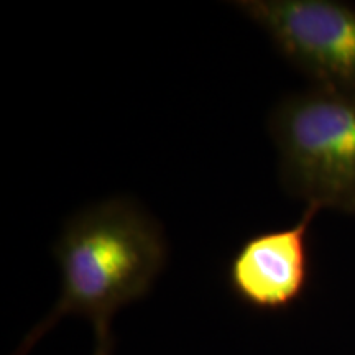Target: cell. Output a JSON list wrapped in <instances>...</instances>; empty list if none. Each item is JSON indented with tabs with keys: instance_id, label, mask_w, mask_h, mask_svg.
<instances>
[{
	"instance_id": "obj_1",
	"label": "cell",
	"mask_w": 355,
	"mask_h": 355,
	"mask_svg": "<svg viewBox=\"0 0 355 355\" xmlns=\"http://www.w3.org/2000/svg\"><path fill=\"white\" fill-rule=\"evenodd\" d=\"M61 293L46 318L13 355H26L66 316L110 327L119 309L145 298L165 268L168 243L162 227L139 204L110 198L84 207L66 222L53 247Z\"/></svg>"
},
{
	"instance_id": "obj_5",
	"label": "cell",
	"mask_w": 355,
	"mask_h": 355,
	"mask_svg": "<svg viewBox=\"0 0 355 355\" xmlns=\"http://www.w3.org/2000/svg\"><path fill=\"white\" fill-rule=\"evenodd\" d=\"M96 331V347L92 355H114V337L110 327H99Z\"/></svg>"
},
{
	"instance_id": "obj_2",
	"label": "cell",
	"mask_w": 355,
	"mask_h": 355,
	"mask_svg": "<svg viewBox=\"0 0 355 355\" xmlns=\"http://www.w3.org/2000/svg\"><path fill=\"white\" fill-rule=\"evenodd\" d=\"M270 133L288 193L319 211L355 214V94L314 86L288 96Z\"/></svg>"
},
{
	"instance_id": "obj_3",
	"label": "cell",
	"mask_w": 355,
	"mask_h": 355,
	"mask_svg": "<svg viewBox=\"0 0 355 355\" xmlns=\"http://www.w3.org/2000/svg\"><path fill=\"white\" fill-rule=\"evenodd\" d=\"M314 86L355 94V8L334 0H235Z\"/></svg>"
},
{
	"instance_id": "obj_4",
	"label": "cell",
	"mask_w": 355,
	"mask_h": 355,
	"mask_svg": "<svg viewBox=\"0 0 355 355\" xmlns=\"http://www.w3.org/2000/svg\"><path fill=\"white\" fill-rule=\"evenodd\" d=\"M318 207L306 206L300 222L252 235L227 268V283L241 303L257 311H283L303 295L309 277L308 230Z\"/></svg>"
}]
</instances>
